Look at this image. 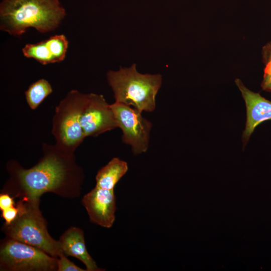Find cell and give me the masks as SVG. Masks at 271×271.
I'll return each instance as SVG.
<instances>
[{"label": "cell", "mask_w": 271, "mask_h": 271, "mask_svg": "<svg viewBox=\"0 0 271 271\" xmlns=\"http://www.w3.org/2000/svg\"><path fill=\"white\" fill-rule=\"evenodd\" d=\"M44 155L33 167H16L15 179L22 190L23 198L39 200L46 192L61 194L62 189L75 181L80 171L74 154L60 150L56 145L43 144Z\"/></svg>", "instance_id": "cell-1"}, {"label": "cell", "mask_w": 271, "mask_h": 271, "mask_svg": "<svg viewBox=\"0 0 271 271\" xmlns=\"http://www.w3.org/2000/svg\"><path fill=\"white\" fill-rule=\"evenodd\" d=\"M66 15L59 0H2L0 29L14 36L30 28L45 33L55 30Z\"/></svg>", "instance_id": "cell-2"}, {"label": "cell", "mask_w": 271, "mask_h": 271, "mask_svg": "<svg viewBox=\"0 0 271 271\" xmlns=\"http://www.w3.org/2000/svg\"><path fill=\"white\" fill-rule=\"evenodd\" d=\"M107 80L116 102L131 106L140 112H153L156 97L162 84L160 74H142L136 64L107 72Z\"/></svg>", "instance_id": "cell-3"}, {"label": "cell", "mask_w": 271, "mask_h": 271, "mask_svg": "<svg viewBox=\"0 0 271 271\" xmlns=\"http://www.w3.org/2000/svg\"><path fill=\"white\" fill-rule=\"evenodd\" d=\"M19 202L18 216L10 225H5L8 237L36 247L58 258L63 252L59 240L54 239L48 232L46 220L39 209V200L23 198Z\"/></svg>", "instance_id": "cell-4"}, {"label": "cell", "mask_w": 271, "mask_h": 271, "mask_svg": "<svg viewBox=\"0 0 271 271\" xmlns=\"http://www.w3.org/2000/svg\"><path fill=\"white\" fill-rule=\"evenodd\" d=\"M87 95L76 90H71L55 108L52 130L55 145L69 154H74L85 138L80 118Z\"/></svg>", "instance_id": "cell-5"}, {"label": "cell", "mask_w": 271, "mask_h": 271, "mask_svg": "<svg viewBox=\"0 0 271 271\" xmlns=\"http://www.w3.org/2000/svg\"><path fill=\"white\" fill-rule=\"evenodd\" d=\"M57 260L39 248L9 237L1 246V270H57Z\"/></svg>", "instance_id": "cell-6"}, {"label": "cell", "mask_w": 271, "mask_h": 271, "mask_svg": "<svg viewBox=\"0 0 271 271\" xmlns=\"http://www.w3.org/2000/svg\"><path fill=\"white\" fill-rule=\"evenodd\" d=\"M122 142L129 145L134 155L146 152L149 148L152 123L137 109L115 102L111 104Z\"/></svg>", "instance_id": "cell-7"}, {"label": "cell", "mask_w": 271, "mask_h": 271, "mask_svg": "<svg viewBox=\"0 0 271 271\" xmlns=\"http://www.w3.org/2000/svg\"><path fill=\"white\" fill-rule=\"evenodd\" d=\"M80 123L85 138L97 137L118 127L111 104L102 95L95 93L87 94Z\"/></svg>", "instance_id": "cell-8"}, {"label": "cell", "mask_w": 271, "mask_h": 271, "mask_svg": "<svg viewBox=\"0 0 271 271\" xmlns=\"http://www.w3.org/2000/svg\"><path fill=\"white\" fill-rule=\"evenodd\" d=\"M91 222L105 228L111 227L115 221L116 198L114 189L95 187L82 199Z\"/></svg>", "instance_id": "cell-9"}, {"label": "cell", "mask_w": 271, "mask_h": 271, "mask_svg": "<svg viewBox=\"0 0 271 271\" xmlns=\"http://www.w3.org/2000/svg\"><path fill=\"white\" fill-rule=\"evenodd\" d=\"M235 82L245 101L246 121L242 134L243 146L248 142L254 129L263 121L271 120V101L248 89L239 79Z\"/></svg>", "instance_id": "cell-10"}, {"label": "cell", "mask_w": 271, "mask_h": 271, "mask_svg": "<svg viewBox=\"0 0 271 271\" xmlns=\"http://www.w3.org/2000/svg\"><path fill=\"white\" fill-rule=\"evenodd\" d=\"M62 252L66 256H71L81 261L87 271L102 270L88 252L83 231L75 227L67 229L59 240Z\"/></svg>", "instance_id": "cell-11"}, {"label": "cell", "mask_w": 271, "mask_h": 271, "mask_svg": "<svg viewBox=\"0 0 271 271\" xmlns=\"http://www.w3.org/2000/svg\"><path fill=\"white\" fill-rule=\"evenodd\" d=\"M128 170L126 162L118 158H113L105 166L101 168L96 176V187L114 189L117 183Z\"/></svg>", "instance_id": "cell-12"}, {"label": "cell", "mask_w": 271, "mask_h": 271, "mask_svg": "<svg viewBox=\"0 0 271 271\" xmlns=\"http://www.w3.org/2000/svg\"><path fill=\"white\" fill-rule=\"evenodd\" d=\"M52 91L51 84L45 79H40L31 84L25 93L30 108L33 110L36 109Z\"/></svg>", "instance_id": "cell-13"}, {"label": "cell", "mask_w": 271, "mask_h": 271, "mask_svg": "<svg viewBox=\"0 0 271 271\" xmlns=\"http://www.w3.org/2000/svg\"><path fill=\"white\" fill-rule=\"evenodd\" d=\"M22 53L25 57L34 59L43 65L55 63L46 40L26 44L22 49Z\"/></svg>", "instance_id": "cell-14"}, {"label": "cell", "mask_w": 271, "mask_h": 271, "mask_svg": "<svg viewBox=\"0 0 271 271\" xmlns=\"http://www.w3.org/2000/svg\"><path fill=\"white\" fill-rule=\"evenodd\" d=\"M55 63L60 62L65 58L68 47V41L63 34L56 35L46 40Z\"/></svg>", "instance_id": "cell-15"}, {"label": "cell", "mask_w": 271, "mask_h": 271, "mask_svg": "<svg viewBox=\"0 0 271 271\" xmlns=\"http://www.w3.org/2000/svg\"><path fill=\"white\" fill-rule=\"evenodd\" d=\"M261 56L264 68L261 87L263 91L271 93V41L262 47Z\"/></svg>", "instance_id": "cell-16"}, {"label": "cell", "mask_w": 271, "mask_h": 271, "mask_svg": "<svg viewBox=\"0 0 271 271\" xmlns=\"http://www.w3.org/2000/svg\"><path fill=\"white\" fill-rule=\"evenodd\" d=\"M58 271H84L83 269L69 260L63 253L58 258Z\"/></svg>", "instance_id": "cell-17"}, {"label": "cell", "mask_w": 271, "mask_h": 271, "mask_svg": "<svg viewBox=\"0 0 271 271\" xmlns=\"http://www.w3.org/2000/svg\"><path fill=\"white\" fill-rule=\"evenodd\" d=\"M20 210L19 202L7 209L2 211V216L5 221V225H10L18 216Z\"/></svg>", "instance_id": "cell-18"}, {"label": "cell", "mask_w": 271, "mask_h": 271, "mask_svg": "<svg viewBox=\"0 0 271 271\" xmlns=\"http://www.w3.org/2000/svg\"><path fill=\"white\" fill-rule=\"evenodd\" d=\"M14 197H11L8 193H2L0 195V209L3 211L15 205Z\"/></svg>", "instance_id": "cell-19"}]
</instances>
